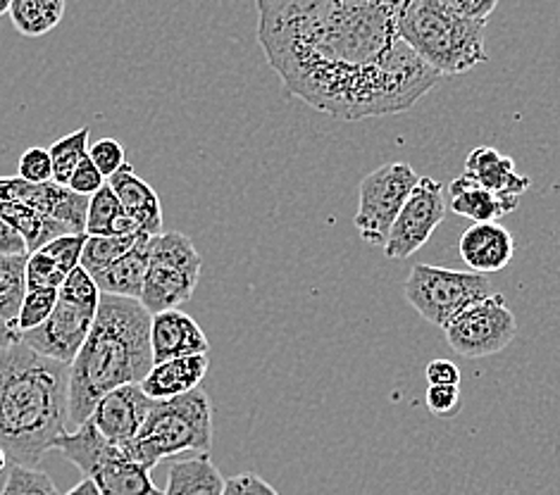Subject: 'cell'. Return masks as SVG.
Returning <instances> with one entry per match:
<instances>
[{
    "label": "cell",
    "mask_w": 560,
    "mask_h": 495,
    "mask_svg": "<svg viewBox=\"0 0 560 495\" xmlns=\"http://www.w3.org/2000/svg\"><path fill=\"white\" fill-rule=\"evenodd\" d=\"M18 177L32 184H46L52 181V160L48 149H26L18 163Z\"/></svg>",
    "instance_id": "d6a6232c"
},
{
    "label": "cell",
    "mask_w": 560,
    "mask_h": 495,
    "mask_svg": "<svg viewBox=\"0 0 560 495\" xmlns=\"http://www.w3.org/2000/svg\"><path fill=\"white\" fill-rule=\"evenodd\" d=\"M256 3H260V0H256Z\"/></svg>",
    "instance_id": "ee69618b"
},
{
    "label": "cell",
    "mask_w": 560,
    "mask_h": 495,
    "mask_svg": "<svg viewBox=\"0 0 560 495\" xmlns=\"http://www.w3.org/2000/svg\"><path fill=\"white\" fill-rule=\"evenodd\" d=\"M201 256L189 236L182 232L155 236L139 303L151 317L165 310H177L194 296L198 279H201Z\"/></svg>",
    "instance_id": "52a82bcc"
},
{
    "label": "cell",
    "mask_w": 560,
    "mask_h": 495,
    "mask_svg": "<svg viewBox=\"0 0 560 495\" xmlns=\"http://www.w3.org/2000/svg\"><path fill=\"white\" fill-rule=\"evenodd\" d=\"M10 22L26 38L50 34L65 17V0H12Z\"/></svg>",
    "instance_id": "d4e9b609"
},
{
    "label": "cell",
    "mask_w": 560,
    "mask_h": 495,
    "mask_svg": "<svg viewBox=\"0 0 560 495\" xmlns=\"http://www.w3.org/2000/svg\"><path fill=\"white\" fill-rule=\"evenodd\" d=\"M448 198L451 210L465 220H472L475 224L497 222L503 215H511L520 203V200H509L487 191L485 186H479L468 174H460L458 179L451 181Z\"/></svg>",
    "instance_id": "44dd1931"
},
{
    "label": "cell",
    "mask_w": 560,
    "mask_h": 495,
    "mask_svg": "<svg viewBox=\"0 0 560 495\" xmlns=\"http://www.w3.org/2000/svg\"><path fill=\"white\" fill-rule=\"evenodd\" d=\"M15 343H20V331L0 319V353L8 351V347L15 345Z\"/></svg>",
    "instance_id": "ab89813d"
},
{
    "label": "cell",
    "mask_w": 560,
    "mask_h": 495,
    "mask_svg": "<svg viewBox=\"0 0 560 495\" xmlns=\"http://www.w3.org/2000/svg\"><path fill=\"white\" fill-rule=\"evenodd\" d=\"M68 276L70 274L62 270V264L52 258L46 248H38L30 252V258H26V288H36V286L60 288Z\"/></svg>",
    "instance_id": "4dcf8cb0"
},
{
    "label": "cell",
    "mask_w": 560,
    "mask_h": 495,
    "mask_svg": "<svg viewBox=\"0 0 560 495\" xmlns=\"http://www.w3.org/2000/svg\"><path fill=\"white\" fill-rule=\"evenodd\" d=\"M424 400L436 417H453L460 410V386H430Z\"/></svg>",
    "instance_id": "e575fe53"
},
{
    "label": "cell",
    "mask_w": 560,
    "mask_h": 495,
    "mask_svg": "<svg viewBox=\"0 0 560 495\" xmlns=\"http://www.w3.org/2000/svg\"><path fill=\"white\" fill-rule=\"evenodd\" d=\"M108 186L122 203L125 212L139 226L141 234L160 236L163 234V205L153 191V186L145 184L131 165H125L108 179Z\"/></svg>",
    "instance_id": "ac0fdd59"
},
{
    "label": "cell",
    "mask_w": 560,
    "mask_h": 495,
    "mask_svg": "<svg viewBox=\"0 0 560 495\" xmlns=\"http://www.w3.org/2000/svg\"><path fill=\"white\" fill-rule=\"evenodd\" d=\"M448 10L456 12V15L475 22H487L493 10H497L499 0H439Z\"/></svg>",
    "instance_id": "8d00e7d4"
},
{
    "label": "cell",
    "mask_w": 560,
    "mask_h": 495,
    "mask_svg": "<svg viewBox=\"0 0 560 495\" xmlns=\"http://www.w3.org/2000/svg\"><path fill=\"white\" fill-rule=\"evenodd\" d=\"M65 495H103L101 491H98V486L96 484H93V481L91 479H84L82 481V484H77L74 488H70L68 493H65Z\"/></svg>",
    "instance_id": "60d3db41"
},
{
    "label": "cell",
    "mask_w": 560,
    "mask_h": 495,
    "mask_svg": "<svg viewBox=\"0 0 560 495\" xmlns=\"http://www.w3.org/2000/svg\"><path fill=\"white\" fill-rule=\"evenodd\" d=\"M101 305V303H98ZM98 305L74 300L70 296H58V305L46 322L30 331L22 333L20 341L30 345L38 355H46L58 363L72 365L74 357L82 351L89 333L96 322Z\"/></svg>",
    "instance_id": "7c38bea8"
},
{
    "label": "cell",
    "mask_w": 560,
    "mask_h": 495,
    "mask_svg": "<svg viewBox=\"0 0 560 495\" xmlns=\"http://www.w3.org/2000/svg\"><path fill=\"white\" fill-rule=\"evenodd\" d=\"M70 422V365L22 341L0 353V448L12 467H38Z\"/></svg>",
    "instance_id": "7a4b0ae2"
},
{
    "label": "cell",
    "mask_w": 560,
    "mask_h": 495,
    "mask_svg": "<svg viewBox=\"0 0 560 495\" xmlns=\"http://www.w3.org/2000/svg\"><path fill=\"white\" fill-rule=\"evenodd\" d=\"M12 0H0V15H8Z\"/></svg>",
    "instance_id": "b9f144b4"
},
{
    "label": "cell",
    "mask_w": 560,
    "mask_h": 495,
    "mask_svg": "<svg viewBox=\"0 0 560 495\" xmlns=\"http://www.w3.org/2000/svg\"><path fill=\"white\" fill-rule=\"evenodd\" d=\"M5 464H8V455H5L3 448H0V472L5 470Z\"/></svg>",
    "instance_id": "7bdbcfd3"
},
{
    "label": "cell",
    "mask_w": 560,
    "mask_h": 495,
    "mask_svg": "<svg viewBox=\"0 0 560 495\" xmlns=\"http://www.w3.org/2000/svg\"><path fill=\"white\" fill-rule=\"evenodd\" d=\"M26 258L30 256H0V319L10 327L18 325L26 296Z\"/></svg>",
    "instance_id": "484cf974"
},
{
    "label": "cell",
    "mask_w": 560,
    "mask_h": 495,
    "mask_svg": "<svg viewBox=\"0 0 560 495\" xmlns=\"http://www.w3.org/2000/svg\"><path fill=\"white\" fill-rule=\"evenodd\" d=\"M151 347L153 363H167L175 357L208 355L210 341L196 319L177 307L151 317Z\"/></svg>",
    "instance_id": "9a60e30c"
},
{
    "label": "cell",
    "mask_w": 560,
    "mask_h": 495,
    "mask_svg": "<svg viewBox=\"0 0 560 495\" xmlns=\"http://www.w3.org/2000/svg\"><path fill=\"white\" fill-rule=\"evenodd\" d=\"M489 286L491 281L487 274L416 264L406 279L404 293L422 319L446 329L465 307L491 296Z\"/></svg>",
    "instance_id": "ba28073f"
},
{
    "label": "cell",
    "mask_w": 560,
    "mask_h": 495,
    "mask_svg": "<svg viewBox=\"0 0 560 495\" xmlns=\"http://www.w3.org/2000/svg\"><path fill=\"white\" fill-rule=\"evenodd\" d=\"M50 450H58L65 460H70L103 495H163V488L153 484L149 467L131 460L93 422L77 426L74 434L65 432L52 440Z\"/></svg>",
    "instance_id": "8992f818"
},
{
    "label": "cell",
    "mask_w": 560,
    "mask_h": 495,
    "mask_svg": "<svg viewBox=\"0 0 560 495\" xmlns=\"http://www.w3.org/2000/svg\"><path fill=\"white\" fill-rule=\"evenodd\" d=\"M430 386H460V369L448 360H432L424 369Z\"/></svg>",
    "instance_id": "74e56055"
},
{
    "label": "cell",
    "mask_w": 560,
    "mask_h": 495,
    "mask_svg": "<svg viewBox=\"0 0 560 495\" xmlns=\"http://www.w3.org/2000/svg\"><path fill=\"white\" fill-rule=\"evenodd\" d=\"M151 367V313L139 300L101 296L96 322L70 365V422H89L105 393L141 384Z\"/></svg>",
    "instance_id": "3957f363"
},
{
    "label": "cell",
    "mask_w": 560,
    "mask_h": 495,
    "mask_svg": "<svg viewBox=\"0 0 560 495\" xmlns=\"http://www.w3.org/2000/svg\"><path fill=\"white\" fill-rule=\"evenodd\" d=\"M418 181V172L408 163H386L360 181L358 212L353 222L365 244L384 248L396 217L401 215Z\"/></svg>",
    "instance_id": "9c48e42d"
},
{
    "label": "cell",
    "mask_w": 560,
    "mask_h": 495,
    "mask_svg": "<svg viewBox=\"0 0 560 495\" xmlns=\"http://www.w3.org/2000/svg\"><path fill=\"white\" fill-rule=\"evenodd\" d=\"M0 200L22 203L42 212V215L70 226L74 234H84L86 229L89 198L77 196L68 186H60L56 181L32 184L22 177H0Z\"/></svg>",
    "instance_id": "4fadbf2b"
},
{
    "label": "cell",
    "mask_w": 560,
    "mask_h": 495,
    "mask_svg": "<svg viewBox=\"0 0 560 495\" xmlns=\"http://www.w3.org/2000/svg\"><path fill=\"white\" fill-rule=\"evenodd\" d=\"M143 234H129V236H86L84 252H82V264L84 270L96 279L101 272L108 270V267L125 256L129 248H135L137 240Z\"/></svg>",
    "instance_id": "83f0119b"
},
{
    "label": "cell",
    "mask_w": 560,
    "mask_h": 495,
    "mask_svg": "<svg viewBox=\"0 0 560 495\" xmlns=\"http://www.w3.org/2000/svg\"><path fill=\"white\" fill-rule=\"evenodd\" d=\"M0 220L8 222L12 229H15L24 238L26 250L30 252L44 248L46 244L56 240L58 236L74 234L70 226L50 220V217L42 215V212L26 208L22 203H5V200H0Z\"/></svg>",
    "instance_id": "603a6c76"
},
{
    "label": "cell",
    "mask_w": 560,
    "mask_h": 495,
    "mask_svg": "<svg viewBox=\"0 0 560 495\" xmlns=\"http://www.w3.org/2000/svg\"><path fill=\"white\" fill-rule=\"evenodd\" d=\"M89 157L93 160V165L101 169L105 179H110L113 174H117L127 165V153L125 145L115 141V139H101L89 149Z\"/></svg>",
    "instance_id": "1f68e13d"
},
{
    "label": "cell",
    "mask_w": 560,
    "mask_h": 495,
    "mask_svg": "<svg viewBox=\"0 0 560 495\" xmlns=\"http://www.w3.org/2000/svg\"><path fill=\"white\" fill-rule=\"evenodd\" d=\"M460 258L470 267V272L491 274L501 272L515 256V240L511 232L499 222L472 224L460 236Z\"/></svg>",
    "instance_id": "2e32d148"
},
{
    "label": "cell",
    "mask_w": 560,
    "mask_h": 495,
    "mask_svg": "<svg viewBox=\"0 0 560 495\" xmlns=\"http://www.w3.org/2000/svg\"><path fill=\"white\" fill-rule=\"evenodd\" d=\"M58 296H60V288H52V286L26 288V296H24L22 310H20L18 325H15L20 337L22 333H30V331L38 329L46 322V319L52 315V310H56Z\"/></svg>",
    "instance_id": "f1b7e54d"
},
{
    "label": "cell",
    "mask_w": 560,
    "mask_h": 495,
    "mask_svg": "<svg viewBox=\"0 0 560 495\" xmlns=\"http://www.w3.org/2000/svg\"><path fill=\"white\" fill-rule=\"evenodd\" d=\"M222 495H279V493L262 476L244 472V474L232 476L230 481H224Z\"/></svg>",
    "instance_id": "d590c367"
},
{
    "label": "cell",
    "mask_w": 560,
    "mask_h": 495,
    "mask_svg": "<svg viewBox=\"0 0 560 495\" xmlns=\"http://www.w3.org/2000/svg\"><path fill=\"white\" fill-rule=\"evenodd\" d=\"M404 42L442 76L465 74L487 62V22L465 20L439 0H408L398 20Z\"/></svg>",
    "instance_id": "277c9868"
},
{
    "label": "cell",
    "mask_w": 560,
    "mask_h": 495,
    "mask_svg": "<svg viewBox=\"0 0 560 495\" xmlns=\"http://www.w3.org/2000/svg\"><path fill=\"white\" fill-rule=\"evenodd\" d=\"M463 174H468L470 179L485 186L487 191L509 200H520V196L527 193L532 186V179L515 169L513 157L491 149V145H479V149H475L468 160H465Z\"/></svg>",
    "instance_id": "e0dca14e"
},
{
    "label": "cell",
    "mask_w": 560,
    "mask_h": 495,
    "mask_svg": "<svg viewBox=\"0 0 560 495\" xmlns=\"http://www.w3.org/2000/svg\"><path fill=\"white\" fill-rule=\"evenodd\" d=\"M0 256H30L24 238L3 220H0Z\"/></svg>",
    "instance_id": "f35d334b"
},
{
    "label": "cell",
    "mask_w": 560,
    "mask_h": 495,
    "mask_svg": "<svg viewBox=\"0 0 560 495\" xmlns=\"http://www.w3.org/2000/svg\"><path fill=\"white\" fill-rule=\"evenodd\" d=\"M446 189L432 177H420L408 196L401 215L396 217L392 234L384 244V256L406 260L432 238L434 229L446 220Z\"/></svg>",
    "instance_id": "8fae6325"
},
{
    "label": "cell",
    "mask_w": 560,
    "mask_h": 495,
    "mask_svg": "<svg viewBox=\"0 0 560 495\" xmlns=\"http://www.w3.org/2000/svg\"><path fill=\"white\" fill-rule=\"evenodd\" d=\"M153 238L155 236L143 234L135 244V248H129L122 258L115 260L108 270L96 276V284L103 296L141 300L145 272H149Z\"/></svg>",
    "instance_id": "ffe728a7"
},
{
    "label": "cell",
    "mask_w": 560,
    "mask_h": 495,
    "mask_svg": "<svg viewBox=\"0 0 560 495\" xmlns=\"http://www.w3.org/2000/svg\"><path fill=\"white\" fill-rule=\"evenodd\" d=\"M89 137H91V129L82 127L50 145L48 153L52 160V181L60 186L70 184L74 169L89 157V149H91Z\"/></svg>",
    "instance_id": "4316f807"
},
{
    "label": "cell",
    "mask_w": 560,
    "mask_h": 495,
    "mask_svg": "<svg viewBox=\"0 0 560 495\" xmlns=\"http://www.w3.org/2000/svg\"><path fill=\"white\" fill-rule=\"evenodd\" d=\"M131 460L149 467L182 452L208 455L212 448V403L201 388L170 400H155L141 432L119 446Z\"/></svg>",
    "instance_id": "5b68a950"
},
{
    "label": "cell",
    "mask_w": 560,
    "mask_h": 495,
    "mask_svg": "<svg viewBox=\"0 0 560 495\" xmlns=\"http://www.w3.org/2000/svg\"><path fill=\"white\" fill-rule=\"evenodd\" d=\"M0 495H60L52 479L38 467H12Z\"/></svg>",
    "instance_id": "f546056e"
},
{
    "label": "cell",
    "mask_w": 560,
    "mask_h": 495,
    "mask_svg": "<svg viewBox=\"0 0 560 495\" xmlns=\"http://www.w3.org/2000/svg\"><path fill=\"white\" fill-rule=\"evenodd\" d=\"M153 405L155 400L143 393L141 384L119 386L98 400L89 422H93V426L113 444L125 446L141 432Z\"/></svg>",
    "instance_id": "5bb4252c"
},
{
    "label": "cell",
    "mask_w": 560,
    "mask_h": 495,
    "mask_svg": "<svg viewBox=\"0 0 560 495\" xmlns=\"http://www.w3.org/2000/svg\"><path fill=\"white\" fill-rule=\"evenodd\" d=\"M84 234L86 236H129V234H141V232L125 212L115 191L105 184L96 196L89 198Z\"/></svg>",
    "instance_id": "cb8c5ba5"
},
{
    "label": "cell",
    "mask_w": 560,
    "mask_h": 495,
    "mask_svg": "<svg viewBox=\"0 0 560 495\" xmlns=\"http://www.w3.org/2000/svg\"><path fill=\"white\" fill-rule=\"evenodd\" d=\"M408 0H260L258 42L284 91L339 119L412 108L442 74L398 32Z\"/></svg>",
    "instance_id": "6da1fadb"
},
{
    "label": "cell",
    "mask_w": 560,
    "mask_h": 495,
    "mask_svg": "<svg viewBox=\"0 0 560 495\" xmlns=\"http://www.w3.org/2000/svg\"><path fill=\"white\" fill-rule=\"evenodd\" d=\"M446 343L460 357L477 360L505 351L517 333V319L501 293L477 300L444 329Z\"/></svg>",
    "instance_id": "30bf717a"
},
{
    "label": "cell",
    "mask_w": 560,
    "mask_h": 495,
    "mask_svg": "<svg viewBox=\"0 0 560 495\" xmlns=\"http://www.w3.org/2000/svg\"><path fill=\"white\" fill-rule=\"evenodd\" d=\"M208 367V355H189L167 360V363H153L151 372L141 381V388L153 400H170L191 393L206 379Z\"/></svg>",
    "instance_id": "d6986e66"
},
{
    "label": "cell",
    "mask_w": 560,
    "mask_h": 495,
    "mask_svg": "<svg viewBox=\"0 0 560 495\" xmlns=\"http://www.w3.org/2000/svg\"><path fill=\"white\" fill-rule=\"evenodd\" d=\"M222 491L224 476L208 455H198L170 464L163 495H222Z\"/></svg>",
    "instance_id": "7402d4cb"
},
{
    "label": "cell",
    "mask_w": 560,
    "mask_h": 495,
    "mask_svg": "<svg viewBox=\"0 0 560 495\" xmlns=\"http://www.w3.org/2000/svg\"><path fill=\"white\" fill-rule=\"evenodd\" d=\"M105 181H108V179H105L103 174H101V169L93 165V160L86 157L84 163L74 169V174L70 177L68 189L74 191L77 196L91 198V196H96L103 189Z\"/></svg>",
    "instance_id": "836d02e7"
}]
</instances>
